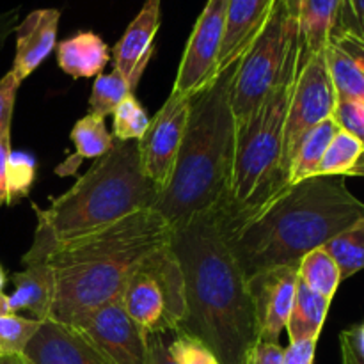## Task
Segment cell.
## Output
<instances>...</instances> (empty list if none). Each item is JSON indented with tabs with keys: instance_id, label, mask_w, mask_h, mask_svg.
I'll return each mask as SVG.
<instances>
[{
	"instance_id": "cell-17",
	"label": "cell",
	"mask_w": 364,
	"mask_h": 364,
	"mask_svg": "<svg viewBox=\"0 0 364 364\" xmlns=\"http://www.w3.org/2000/svg\"><path fill=\"white\" fill-rule=\"evenodd\" d=\"M59 20V9L46 7L32 11L20 25H16V53L11 71L20 82L34 73L39 64L53 52L57 45Z\"/></svg>"
},
{
	"instance_id": "cell-2",
	"label": "cell",
	"mask_w": 364,
	"mask_h": 364,
	"mask_svg": "<svg viewBox=\"0 0 364 364\" xmlns=\"http://www.w3.org/2000/svg\"><path fill=\"white\" fill-rule=\"evenodd\" d=\"M228 245L245 277L299 267L308 252L364 219V203L343 176H313L290 183L247 213L217 208Z\"/></svg>"
},
{
	"instance_id": "cell-13",
	"label": "cell",
	"mask_w": 364,
	"mask_h": 364,
	"mask_svg": "<svg viewBox=\"0 0 364 364\" xmlns=\"http://www.w3.org/2000/svg\"><path fill=\"white\" fill-rule=\"evenodd\" d=\"M53 247H55V240L46 231L36 228L34 242L21 259L23 270L11 276L14 291L7 295V299H9V309L13 315L28 311L32 318L38 322L52 318L55 281H53L48 258Z\"/></svg>"
},
{
	"instance_id": "cell-11",
	"label": "cell",
	"mask_w": 364,
	"mask_h": 364,
	"mask_svg": "<svg viewBox=\"0 0 364 364\" xmlns=\"http://www.w3.org/2000/svg\"><path fill=\"white\" fill-rule=\"evenodd\" d=\"M226 11L228 0L206 2L185 46L173 95L194 96L215 80L226 31Z\"/></svg>"
},
{
	"instance_id": "cell-18",
	"label": "cell",
	"mask_w": 364,
	"mask_h": 364,
	"mask_svg": "<svg viewBox=\"0 0 364 364\" xmlns=\"http://www.w3.org/2000/svg\"><path fill=\"white\" fill-rule=\"evenodd\" d=\"M276 0H228L226 31L217 75L240 60L274 9Z\"/></svg>"
},
{
	"instance_id": "cell-48",
	"label": "cell",
	"mask_w": 364,
	"mask_h": 364,
	"mask_svg": "<svg viewBox=\"0 0 364 364\" xmlns=\"http://www.w3.org/2000/svg\"><path fill=\"white\" fill-rule=\"evenodd\" d=\"M21 364H27V363H25V361H23V363H21Z\"/></svg>"
},
{
	"instance_id": "cell-15",
	"label": "cell",
	"mask_w": 364,
	"mask_h": 364,
	"mask_svg": "<svg viewBox=\"0 0 364 364\" xmlns=\"http://www.w3.org/2000/svg\"><path fill=\"white\" fill-rule=\"evenodd\" d=\"M21 359L27 364H112L78 331L52 318L41 322Z\"/></svg>"
},
{
	"instance_id": "cell-9",
	"label": "cell",
	"mask_w": 364,
	"mask_h": 364,
	"mask_svg": "<svg viewBox=\"0 0 364 364\" xmlns=\"http://www.w3.org/2000/svg\"><path fill=\"white\" fill-rule=\"evenodd\" d=\"M336 105L338 96L329 73L326 50H322L299 66L291 91L283 141V171L287 180L301 141L316 124L333 117Z\"/></svg>"
},
{
	"instance_id": "cell-45",
	"label": "cell",
	"mask_w": 364,
	"mask_h": 364,
	"mask_svg": "<svg viewBox=\"0 0 364 364\" xmlns=\"http://www.w3.org/2000/svg\"><path fill=\"white\" fill-rule=\"evenodd\" d=\"M21 363H23L21 355H4V358H0V364H21Z\"/></svg>"
},
{
	"instance_id": "cell-20",
	"label": "cell",
	"mask_w": 364,
	"mask_h": 364,
	"mask_svg": "<svg viewBox=\"0 0 364 364\" xmlns=\"http://www.w3.org/2000/svg\"><path fill=\"white\" fill-rule=\"evenodd\" d=\"M112 59L107 43L91 31L77 32L57 45V63L73 78L98 77Z\"/></svg>"
},
{
	"instance_id": "cell-26",
	"label": "cell",
	"mask_w": 364,
	"mask_h": 364,
	"mask_svg": "<svg viewBox=\"0 0 364 364\" xmlns=\"http://www.w3.org/2000/svg\"><path fill=\"white\" fill-rule=\"evenodd\" d=\"M326 55L338 100L364 103V73L361 68L334 43L327 45Z\"/></svg>"
},
{
	"instance_id": "cell-46",
	"label": "cell",
	"mask_w": 364,
	"mask_h": 364,
	"mask_svg": "<svg viewBox=\"0 0 364 364\" xmlns=\"http://www.w3.org/2000/svg\"><path fill=\"white\" fill-rule=\"evenodd\" d=\"M299 2L301 0H284V4L288 6V9H290V13L294 14L295 18H297V9H299Z\"/></svg>"
},
{
	"instance_id": "cell-40",
	"label": "cell",
	"mask_w": 364,
	"mask_h": 364,
	"mask_svg": "<svg viewBox=\"0 0 364 364\" xmlns=\"http://www.w3.org/2000/svg\"><path fill=\"white\" fill-rule=\"evenodd\" d=\"M11 155V135L0 137V206L9 205V191H7V162Z\"/></svg>"
},
{
	"instance_id": "cell-41",
	"label": "cell",
	"mask_w": 364,
	"mask_h": 364,
	"mask_svg": "<svg viewBox=\"0 0 364 364\" xmlns=\"http://www.w3.org/2000/svg\"><path fill=\"white\" fill-rule=\"evenodd\" d=\"M340 347L348 348L355 355L364 359V322L341 333Z\"/></svg>"
},
{
	"instance_id": "cell-38",
	"label": "cell",
	"mask_w": 364,
	"mask_h": 364,
	"mask_svg": "<svg viewBox=\"0 0 364 364\" xmlns=\"http://www.w3.org/2000/svg\"><path fill=\"white\" fill-rule=\"evenodd\" d=\"M283 352L279 343H267V341H258L252 347L245 364H283Z\"/></svg>"
},
{
	"instance_id": "cell-14",
	"label": "cell",
	"mask_w": 364,
	"mask_h": 364,
	"mask_svg": "<svg viewBox=\"0 0 364 364\" xmlns=\"http://www.w3.org/2000/svg\"><path fill=\"white\" fill-rule=\"evenodd\" d=\"M297 287V267H279L249 279L258 341L279 343L277 340L288 326Z\"/></svg>"
},
{
	"instance_id": "cell-25",
	"label": "cell",
	"mask_w": 364,
	"mask_h": 364,
	"mask_svg": "<svg viewBox=\"0 0 364 364\" xmlns=\"http://www.w3.org/2000/svg\"><path fill=\"white\" fill-rule=\"evenodd\" d=\"M363 155V142L350 132L340 128L320 162L316 176H358V166Z\"/></svg>"
},
{
	"instance_id": "cell-12",
	"label": "cell",
	"mask_w": 364,
	"mask_h": 364,
	"mask_svg": "<svg viewBox=\"0 0 364 364\" xmlns=\"http://www.w3.org/2000/svg\"><path fill=\"white\" fill-rule=\"evenodd\" d=\"M191 105L192 96H178L171 92L139 141L142 171L160 188V192L166 188L173 174L181 139L187 128Z\"/></svg>"
},
{
	"instance_id": "cell-29",
	"label": "cell",
	"mask_w": 364,
	"mask_h": 364,
	"mask_svg": "<svg viewBox=\"0 0 364 364\" xmlns=\"http://www.w3.org/2000/svg\"><path fill=\"white\" fill-rule=\"evenodd\" d=\"M114 139L116 141H141L149 127V117L144 107L134 95L127 96L114 110Z\"/></svg>"
},
{
	"instance_id": "cell-31",
	"label": "cell",
	"mask_w": 364,
	"mask_h": 364,
	"mask_svg": "<svg viewBox=\"0 0 364 364\" xmlns=\"http://www.w3.org/2000/svg\"><path fill=\"white\" fill-rule=\"evenodd\" d=\"M36 178V162L28 153L11 151L7 162V191H9V205L25 198L31 191Z\"/></svg>"
},
{
	"instance_id": "cell-1",
	"label": "cell",
	"mask_w": 364,
	"mask_h": 364,
	"mask_svg": "<svg viewBox=\"0 0 364 364\" xmlns=\"http://www.w3.org/2000/svg\"><path fill=\"white\" fill-rule=\"evenodd\" d=\"M169 245L185 283L187 309L178 331L201 341L220 364H245L258 343L255 308L217 208L173 230Z\"/></svg>"
},
{
	"instance_id": "cell-44",
	"label": "cell",
	"mask_w": 364,
	"mask_h": 364,
	"mask_svg": "<svg viewBox=\"0 0 364 364\" xmlns=\"http://www.w3.org/2000/svg\"><path fill=\"white\" fill-rule=\"evenodd\" d=\"M2 315H13V313L9 309V299H7V295H4L0 291V316Z\"/></svg>"
},
{
	"instance_id": "cell-30",
	"label": "cell",
	"mask_w": 364,
	"mask_h": 364,
	"mask_svg": "<svg viewBox=\"0 0 364 364\" xmlns=\"http://www.w3.org/2000/svg\"><path fill=\"white\" fill-rule=\"evenodd\" d=\"M41 322L20 315L0 316V358L21 355L28 340L34 336Z\"/></svg>"
},
{
	"instance_id": "cell-10",
	"label": "cell",
	"mask_w": 364,
	"mask_h": 364,
	"mask_svg": "<svg viewBox=\"0 0 364 364\" xmlns=\"http://www.w3.org/2000/svg\"><path fill=\"white\" fill-rule=\"evenodd\" d=\"M112 364H146L148 333L132 320L119 297L70 323Z\"/></svg>"
},
{
	"instance_id": "cell-36",
	"label": "cell",
	"mask_w": 364,
	"mask_h": 364,
	"mask_svg": "<svg viewBox=\"0 0 364 364\" xmlns=\"http://www.w3.org/2000/svg\"><path fill=\"white\" fill-rule=\"evenodd\" d=\"M171 333L148 334V354L146 364H178L169 348Z\"/></svg>"
},
{
	"instance_id": "cell-3",
	"label": "cell",
	"mask_w": 364,
	"mask_h": 364,
	"mask_svg": "<svg viewBox=\"0 0 364 364\" xmlns=\"http://www.w3.org/2000/svg\"><path fill=\"white\" fill-rule=\"evenodd\" d=\"M173 230L156 210H141L117 223L55 244L50 267L55 281L52 320L75 318L119 297L128 277L169 245Z\"/></svg>"
},
{
	"instance_id": "cell-39",
	"label": "cell",
	"mask_w": 364,
	"mask_h": 364,
	"mask_svg": "<svg viewBox=\"0 0 364 364\" xmlns=\"http://www.w3.org/2000/svg\"><path fill=\"white\" fill-rule=\"evenodd\" d=\"M334 45L340 46L347 55H350L354 59V63L361 68L364 73V41L363 39L355 38V36L348 34V32H341V34L334 36L333 41Z\"/></svg>"
},
{
	"instance_id": "cell-22",
	"label": "cell",
	"mask_w": 364,
	"mask_h": 364,
	"mask_svg": "<svg viewBox=\"0 0 364 364\" xmlns=\"http://www.w3.org/2000/svg\"><path fill=\"white\" fill-rule=\"evenodd\" d=\"M329 299L315 294L308 287L299 283L294 308H291L287 326L290 343L304 340H318L323 323H326L327 313H329Z\"/></svg>"
},
{
	"instance_id": "cell-8",
	"label": "cell",
	"mask_w": 364,
	"mask_h": 364,
	"mask_svg": "<svg viewBox=\"0 0 364 364\" xmlns=\"http://www.w3.org/2000/svg\"><path fill=\"white\" fill-rule=\"evenodd\" d=\"M124 309L148 334L174 333L185 318V283L171 245L149 256L124 283Z\"/></svg>"
},
{
	"instance_id": "cell-7",
	"label": "cell",
	"mask_w": 364,
	"mask_h": 364,
	"mask_svg": "<svg viewBox=\"0 0 364 364\" xmlns=\"http://www.w3.org/2000/svg\"><path fill=\"white\" fill-rule=\"evenodd\" d=\"M297 39V18L290 13L284 0H276L269 20L237 64L231 87V107L237 124L249 119L274 91Z\"/></svg>"
},
{
	"instance_id": "cell-47",
	"label": "cell",
	"mask_w": 364,
	"mask_h": 364,
	"mask_svg": "<svg viewBox=\"0 0 364 364\" xmlns=\"http://www.w3.org/2000/svg\"><path fill=\"white\" fill-rule=\"evenodd\" d=\"M7 284V274H6V270H4V267L0 265V291L4 290V287H6Z\"/></svg>"
},
{
	"instance_id": "cell-37",
	"label": "cell",
	"mask_w": 364,
	"mask_h": 364,
	"mask_svg": "<svg viewBox=\"0 0 364 364\" xmlns=\"http://www.w3.org/2000/svg\"><path fill=\"white\" fill-rule=\"evenodd\" d=\"M316 341L318 340H304L288 345L283 352V364H313Z\"/></svg>"
},
{
	"instance_id": "cell-6",
	"label": "cell",
	"mask_w": 364,
	"mask_h": 364,
	"mask_svg": "<svg viewBox=\"0 0 364 364\" xmlns=\"http://www.w3.org/2000/svg\"><path fill=\"white\" fill-rule=\"evenodd\" d=\"M297 71L299 39L291 46L274 91L249 119L237 124L230 194L220 205L228 213L251 212L288 185L283 171V141Z\"/></svg>"
},
{
	"instance_id": "cell-32",
	"label": "cell",
	"mask_w": 364,
	"mask_h": 364,
	"mask_svg": "<svg viewBox=\"0 0 364 364\" xmlns=\"http://www.w3.org/2000/svg\"><path fill=\"white\" fill-rule=\"evenodd\" d=\"M169 348L178 364H220L208 347L180 331L173 333Z\"/></svg>"
},
{
	"instance_id": "cell-43",
	"label": "cell",
	"mask_w": 364,
	"mask_h": 364,
	"mask_svg": "<svg viewBox=\"0 0 364 364\" xmlns=\"http://www.w3.org/2000/svg\"><path fill=\"white\" fill-rule=\"evenodd\" d=\"M341 348V364H364V359L355 355L354 352H350L348 348L340 347Z\"/></svg>"
},
{
	"instance_id": "cell-4",
	"label": "cell",
	"mask_w": 364,
	"mask_h": 364,
	"mask_svg": "<svg viewBox=\"0 0 364 364\" xmlns=\"http://www.w3.org/2000/svg\"><path fill=\"white\" fill-rule=\"evenodd\" d=\"M237 64L192 96L173 174L153 208L167 220L171 230L219 208L230 194L237 134L231 87Z\"/></svg>"
},
{
	"instance_id": "cell-23",
	"label": "cell",
	"mask_w": 364,
	"mask_h": 364,
	"mask_svg": "<svg viewBox=\"0 0 364 364\" xmlns=\"http://www.w3.org/2000/svg\"><path fill=\"white\" fill-rule=\"evenodd\" d=\"M338 130H340V124L333 116L316 124L311 132H308V135L302 139L295 151L294 162H291L290 173H288V185L299 183V181L318 174L320 162Z\"/></svg>"
},
{
	"instance_id": "cell-24",
	"label": "cell",
	"mask_w": 364,
	"mask_h": 364,
	"mask_svg": "<svg viewBox=\"0 0 364 364\" xmlns=\"http://www.w3.org/2000/svg\"><path fill=\"white\" fill-rule=\"evenodd\" d=\"M297 276L299 283L308 287L315 294L329 299V301H333V297L338 291V287L341 283L340 269H338L333 256L323 247L308 252L301 259L297 267Z\"/></svg>"
},
{
	"instance_id": "cell-16",
	"label": "cell",
	"mask_w": 364,
	"mask_h": 364,
	"mask_svg": "<svg viewBox=\"0 0 364 364\" xmlns=\"http://www.w3.org/2000/svg\"><path fill=\"white\" fill-rule=\"evenodd\" d=\"M162 20V0H146L124 34L112 48L114 70L119 71L132 89L141 82L155 48V36Z\"/></svg>"
},
{
	"instance_id": "cell-34",
	"label": "cell",
	"mask_w": 364,
	"mask_h": 364,
	"mask_svg": "<svg viewBox=\"0 0 364 364\" xmlns=\"http://www.w3.org/2000/svg\"><path fill=\"white\" fill-rule=\"evenodd\" d=\"M20 84L21 82L14 77L11 70L0 78V137L11 135V121H13V110Z\"/></svg>"
},
{
	"instance_id": "cell-33",
	"label": "cell",
	"mask_w": 364,
	"mask_h": 364,
	"mask_svg": "<svg viewBox=\"0 0 364 364\" xmlns=\"http://www.w3.org/2000/svg\"><path fill=\"white\" fill-rule=\"evenodd\" d=\"M338 124L343 130L350 132L358 137L364 146V103L348 102V100H338L336 110H334ZM358 176H364V155L358 166Z\"/></svg>"
},
{
	"instance_id": "cell-28",
	"label": "cell",
	"mask_w": 364,
	"mask_h": 364,
	"mask_svg": "<svg viewBox=\"0 0 364 364\" xmlns=\"http://www.w3.org/2000/svg\"><path fill=\"white\" fill-rule=\"evenodd\" d=\"M130 95H134V89L119 71L112 70L110 75H98L89 96V112L105 119Z\"/></svg>"
},
{
	"instance_id": "cell-27",
	"label": "cell",
	"mask_w": 364,
	"mask_h": 364,
	"mask_svg": "<svg viewBox=\"0 0 364 364\" xmlns=\"http://www.w3.org/2000/svg\"><path fill=\"white\" fill-rule=\"evenodd\" d=\"M323 249L336 262L341 281L361 272L364 269V219L341 231L338 237L327 242Z\"/></svg>"
},
{
	"instance_id": "cell-21",
	"label": "cell",
	"mask_w": 364,
	"mask_h": 364,
	"mask_svg": "<svg viewBox=\"0 0 364 364\" xmlns=\"http://www.w3.org/2000/svg\"><path fill=\"white\" fill-rule=\"evenodd\" d=\"M71 141L75 146V155L68 156L55 169L57 176H71L78 171L80 164L87 159H100L114 144V135L107 130L105 119L95 114H85L75 123L71 130Z\"/></svg>"
},
{
	"instance_id": "cell-19",
	"label": "cell",
	"mask_w": 364,
	"mask_h": 364,
	"mask_svg": "<svg viewBox=\"0 0 364 364\" xmlns=\"http://www.w3.org/2000/svg\"><path fill=\"white\" fill-rule=\"evenodd\" d=\"M341 0H301L297 9L299 66L327 48L338 32Z\"/></svg>"
},
{
	"instance_id": "cell-35",
	"label": "cell",
	"mask_w": 364,
	"mask_h": 364,
	"mask_svg": "<svg viewBox=\"0 0 364 364\" xmlns=\"http://www.w3.org/2000/svg\"><path fill=\"white\" fill-rule=\"evenodd\" d=\"M348 32L364 41V0H341L338 34Z\"/></svg>"
},
{
	"instance_id": "cell-42",
	"label": "cell",
	"mask_w": 364,
	"mask_h": 364,
	"mask_svg": "<svg viewBox=\"0 0 364 364\" xmlns=\"http://www.w3.org/2000/svg\"><path fill=\"white\" fill-rule=\"evenodd\" d=\"M18 16H20V7H14V9L0 13V50H2L4 43L9 38L11 32L16 28Z\"/></svg>"
},
{
	"instance_id": "cell-5",
	"label": "cell",
	"mask_w": 364,
	"mask_h": 364,
	"mask_svg": "<svg viewBox=\"0 0 364 364\" xmlns=\"http://www.w3.org/2000/svg\"><path fill=\"white\" fill-rule=\"evenodd\" d=\"M160 188L142 171L139 141H114L112 148L48 208L34 206L38 228L55 244L117 223L141 210L155 208Z\"/></svg>"
}]
</instances>
